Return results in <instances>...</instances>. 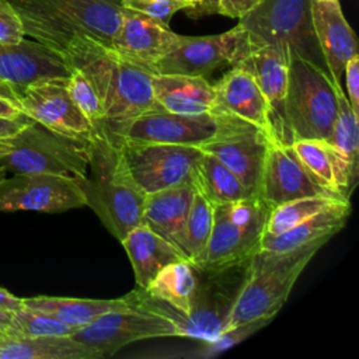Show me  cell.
<instances>
[{"label": "cell", "mask_w": 359, "mask_h": 359, "mask_svg": "<svg viewBox=\"0 0 359 359\" xmlns=\"http://www.w3.org/2000/svg\"><path fill=\"white\" fill-rule=\"evenodd\" d=\"M62 56L70 67L81 70L94 84L107 128L163 109L153 94V72L123 59L112 48L83 39L73 42Z\"/></svg>", "instance_id": "cell-1"}, {"label": "cell", "mask_w": 359, "mask_h": 359, "mask_svg": "<svg viewBox=\"0 0 359 359\" xmlns=\"http://www.w3.org/2000/svg\"><path fill=\"white\" fill-rule=\"evenodd\" d=\"M18 13L25 35L63 53L90 39L112 48L121 25L119 0H7Z\"/></svg>", "instance_id": "cell-2"}, {"label": "cell", "mask_w": 359, "mask_h": 359, "mask_svg": "<svg viewBox=\"0 0 359 359\" xmlns=\"http://www.w3.org/2000/svg\"><path fill=\"white\" fill-rule=\"evenodd\" d=\"M80 187L86 206L119 241L142 224L146 195L130 178L119 143L105 125L94 129L88 139V171Z\"/></svg>", "instance_id": "cell-3"}, {"label": "cell", "mask_w": 359, "mask_h": 359, "mask_svg": "<svg viewBox=\"0 0 359 359\" xmlns=\"http://www.w3.org/2000/svg\"><path fill=\"white\" fill-rule=\"evenodd\" d=\"M324 244L318 241L287 251L258 250L250 259L248 273L230 313L227 328L257 318H273L303 269Z\"/></svg>", "instance_id": "cell-4"}, {"label": "cell", "mask_w": 359, "mask_h": 359, "mask_svg": "<svg viewBox=\"0 0 359 359\" xmlns=\"http://www.w3.org/2000/svg\"><path fill=\"white\" fill-rule=\"evenodd\" d=\"M335 84L328 72L290 56L287 88L282 105V137L327 140L337 116Z\"/></svg>", "instance_id": "cell-5"}, {"label": "cell", "mask_w": 359, "mask_h": 359, "mask_svg": "<svg viewBox=\"0 0 359 359\" xmlns=\"http://www.w3.org/2000/svg\"><path fill=\"white\" fill-rule=\"evenodd\" d=\"M0 167L14 175L56 174L81 182L88 171V142L65 137L31 119L0 137Z\"/></svg>", "instance_id": "cell-6"}, {"label": "cell", "mask_w": 359, "mask_h": 359, "mask_svg": "<svg viewBox=\"0 0 359 359\" xmlns=\"http://www.w3.org/2000/svg\"><path fill=\"white\" fill-rule=\"evenodd\" d=\"M237 25L248 45H278L328 72L313 27L311 0H262Z\"/></svg>", "instance_id": "cell-7"}, {"label": "cell", "mask_w": 359, "mask_h": 359, "mask_svg": "<svg viewBox=\"0 0 359 359\" xmlns=\"http://www.w3.org/2000/svg\"><path fill=\"white\" fill-rule=\"evenodd\" d=\"M269 210L258 195L213 205L209 243L194 265L219 268L250 259L259 250Z\"/></svg>", "instance_id": "cell-8"}, {"label": "cell", "mask_w": 359, "mask_h": 359, "mask_svg": "<svg viewBox=\"0 0 359 359\" xmlns=\"http://www.w3.org/2000/svg\"><path fill=\"white\" fill-rule=\"evenodd\" d=\"M250 123L234 115H187L156 109L107 128L115 140L201 147Z\"/></svg>", "instance_id": "cell-9"}, {"label": "cell", "mask_w": 359, "mask_h": 359, "mask_svg": "<svg viewBox=\"0 0 359 359\" xmlns=\"http://www.w3.org/2000/svg\"><path fill=\"white\" fill-rule=\"evenodd\" d=\"M250 259L219 268L192 264L198 283L192 309L181 325L182 338L209 342L227 328L230 313L248 273Z\"/></svg>", "instance_id": "cell-10"}, {"label": "cell", "mask_w": 359, "mask_h": 359, "mask_svg": "<svg viewBox=\"0 0 359 359\" xmlns=\"http://www.w3.org/2000/svg\"><path fill=\"white\" fill-rule=\"evenodd\" d=\"M126 170L144 194L192 184L203 154L199 147L147 142H119Z\"/></svg>", "instance_id": "cell-11"}, {"label": "cell", "mask_w": 359, "mask_h": 359, "mask_svg": "<svg viewBox=\"0 0 359 359\" xmlns=\"http://www.w3.org/2000/svg\"><path fill=\"white\" fill-rule=\"evenodd\" d=\"M70 337L98 352L101 358H107L132 342L180 337V331L171 320L160 314L129 307L108 311L93 323L77 328Z\"/></svg>", "instance_id": "cell-12"}, {"label": "cell", "mask_w": 359, "mask_h": 359, "mask_svg": "<svg viewBox=\"0 0 359 359\" xmlns=\"http://www.w3.org/2000/svg\"><path fill=\"white\" fill-rule=\"evenodd\" d=\"M245 48V32L237 24L223 34L182 35L177 46L154 62L149 70L157 74L206 77L223 65L233 66Z\"/></svg>", "instance_id": "cell-13"}, {"label": "cell", "mask_w": 359, "mask_h": 359, "mask_svg": "<svg viewBox=\"0 0 359 359\" xmlns=\"http://www.w3.org/2000/svg\"><path fill=\"white\" fill-rule=\"evenodd\" d=\"M86 206L80 182L56 174H15L0 184V212L57 213Z\"/></svg>", "instance_id": "cell-14"}, {"label": "cell", "mask_w": 359, "mask_h": 359, "mask_svg": "<svg viewBox=\"0 0 359 359\" xmlns=\"http://www.w3.org/2000/svg\"><path fill=\"white\" fill-rule=\"evenodd\" d=\"M17 102L29 119L65 137L88 142L94 130L70 98L67 77L32 83L22 90Z\"/></svg>", "instance_id": "cell-15"}, {"label": "cell", "mask_w": 359, "mask_h": 359, "mask_svg": "<svg viewBox=\"0 0 359 359\" xmlns=\"http://www.w3.org/2000/svg\"><path fill=\"white\" fill-rule=\"evenodd\" d=\"M257 195L271 209L299 198L335 196L313 178L292 144L280 137L269 139Z\"/></svg>", "instance_id": "cell-16"}, {"label": "cell", "mask_w": 359, "mask_h": 359, "mask_svg": "<svg viewBox=\"0 0 359 359\" xmlns=\"http://www.w3.org/2000/svg\"><path fill=\"white\" fill-rule=\"evenodd\" d=\"M72 67L65 57L38 41L0 45V95L17 101L25 87L48 79H66Z\"/></svg>", "instance_id": "cell-17"}, {"label": "cell", "mask_w": 359, "mask_h": 359, "mask_svg": "<svg viewBox=\"0 0 359 359\" xmlns=\"http://www.w3.org/2000/svg\"><path fill=\"white\" fill-rule=\"evenodd\" d=\"M181 36L153 18L122 7L121 25L112 49L123 59L149 69L174 49Z\"/></svg>", "instance_id": "cell-18"}, {"label": "cell", "mask_w": 359, "mask_h": 359, "mask_svg": "<svg viewBox=\"0 0 359 359\" xmlns=\"http://www.w3.org/2000/svg\"><path fill=\"white\" fill-rule=\"evenodd\" d=\"M269 139L272 137L248 125L199 149L222 161L243 182L250 195H257Z\"/></svg>", "instance_id": "cell-19"}, {"label": "cell", "mask_w": 359, "mask_h": 359, "mask_svg": "<svg viewBox=\"0 0 359 359\" xmlns=\"http://www.w3.org/2000/svg\"><path fill=\"white\" fill-rule=\"evenodd\" d=\"M213 86L219 102L227 114L248 122L269 137H280L272 109L257 81L247 70L231 66Z\"/></svg>", "instance_id": "cell-20"}, {"label": "cell", "mask_w": 359, "mask_h": 359, "mask_svg": "<svg viewBox=\"0 0 359 359\" xmlns=\"http://www.w3.org/2000/svg\"><path fill=\"white\" fill-rule=\"evenodd\" d=\"M311 20L328 73L341 83L346 62L358 55V42L339 0H311Z\"/></svg>", "instance_id": "cell-21"}, {"label": "cell", "mask_w": 359, "mask_h": 359, "mask_svg": "<svg viewBox=\"0 0 359 359\" xmlns=\"http://www.w3.org/2000/svg\"><path fill=\"white\" fill-rule=\"evenodd\" d=\"M290 53L286 48L278 45H248L233 66L247 70L257 81L265 95L275 122L278 133L282 137V105L287 88Z\"/></svg>", "instance_id": "cell-22"}, {"label": "cell", "mask_w": 359, "mask_h": 359, "mask_svg": "<svg viewBox=\"0 0 359 359\" xmlns=\"http://www.w3.org/2000/svg\"><path fill=\"white\" fill-rule=\"evenodd\" d=\"M151 86L157 104L168 112L230 115L220 105L215 86L202 76L153 73Z\"/></svg>", "instance_id": "cell-23"}, {"label": "cell", "mask_w": 359, "mask_h": 359, "mask_svg": "<svg viewBox=\"0 0 359 359\" xmlns=\"http://www.w3.org/2000/svg\"><path fill=\"white\" fill-rule=\"evenodd\" d=\"M290 144L303 165L324 189L335 196L349 199L358 181V167L352 165L325 140L297 139Z\"/></svg>", "instance_id": "cell-24"}, {"label": "cell", "mask_w": 359, "mask_h": 359, "mask_svg": "<svg viewBox=\"0 0 359 359\" xmlns=\"http://www.w3.org/2000/svg\"><path fill=\"white\" fill-rule=\"evenodd\" d=\"M195 191L192 184H182L149 194L144 199L142 224L168 240L181 252L184 229Z\"/></svg>", "instance_id": "cell-25"}, {"label": "cell", "mask_w": 359, "mask_h": 359, "mask_svg": "<svg viewBox=\"0 0 359 359\" xmlns=\"http://www.w3.org/2000/svg\"><path fill=\"white\" fill-rule=\"evenodd\" d=\"M121 244L129 257L136 285L140 289H146L168 264L187 259L174 244L144 224L130 230Z\"/></svg>", "instance_id": "cell-26"}, {"label": "cell", "mask_w": 359, "mask_h": 359, "mask_svg": "<svg viewBox=\"0 0 359 359\" xmlns=\"http://www.w3.org/2000/svg\"><path fill=\"white\" fill-rule=\"evenodd\" d=\"M349 213L351 202L346 199L337 201L280 234H264L259 250L287 251L311 243H327L334 234L345 227Z\"/></svg>", "instance_id": "cell-27"}, {"label": "cell", "mask_w": 359, "mask_h": 359, "mask_svg": "<svg viewBox=\"0 0 359 359\" xmlns=\"http://www.w3.org/2000/svg\"><path fill=\"white\" fill-rule=\"evenodd\" d=\"M22 306L45 313L57 321L77 330L81 328L102 314L112 310L129 309L123 297L119 299H79L59 296H34L24 297Z\"/></svg>", "instance_id": "cell-28"}, {"label": "cell", "mask_w": 359, "mask_h": 359, "mask_svg": "<svg viewBox=\"0 0 359 359\" xmlns=\"http://www.w3.org/2000/svg\"><path fill=\"white\" fill-rule=\"evenodd\" d=\"M87 345L65 337L0 338V359H100Z\"/></svg>", "instance_id": "cell-29"}, {"label": "cell", "mask_w": 359, "mask_h": 359, "mask_svg": "<svg viewBox=\"0 0 359 359\" xmlns=\"http://www.w3.org/2000/svg\"><path fill=\"white\" fill-rule=\"evenodd\" d=\"M194 187L212 205L251 196L243 182L222 161L205 151L196 167Z\"/></svg>", "instance_id": "cell-30"}, {"label": "cell", "mask_w": 359, "mask_h": 359, "mask_svg": "<svg viewBox=\"0 0 359 359\" xmlns=\"http://www.w3.org/2000/svg\"><path fill=\"white\" fill-rule=\"evenodd\" d=\"M337 90L338 109L332 123L331 133L325 142H328L335 150H338L352 165L358 167L359 160V115L352 109L346 94L344 93L341 83L334 81Z\"/></svg>", "instance_id": "cell-31"}, {"label": "cell", "mask_w": 359, "mask_h": 359, "mask_svg": "<svg viewBox=\"0 0 359 359\" xmlns=\"http://www.w3.org/2000/svg\"><path fill=\"white\" fill-rule=\"evenodd\" d=\"M213 224V205L195 191L184 229L182 252L191 264H198L209 243Z\"/></svg>", "instance_id": "cell-32"}, {"label": "cell", "mask_w": 359, "mask_h": 359, "mask_svg": "<svg viewBox=\"0 0 359 359\" xmlns=\"http://www.w3.org/2000/svg\"><path fill=\"white\" fill-rule=\"evenodd\" d=\"M341 199L344 198L307 196L275 206L269 210L264 234H280Z\"/></svg>", "instance_id": "cell-33"}, {"label": "cell", "mask_w": 359, "mask_h": 359, "mask_svg": "<svg viewBox=\"0 0 359 359\" xmlns=\"http://www.w3.org/2000/svg\"><path fill=\"white\" fill-rule=\"evenodd\" d=\"M76 330L57 321L56 318L22 306L13 311L10 323L3 332L8 338H39V337H65Z\"/></svg>", "instance_id": "cell-34"}, {"label": "cell", "mask_w": 359, "mask_h": 359, "mask_svg": "<svg viewBox=\"0 0 359 359\" xmlns=\"http://www.w3.org/2000/svg\"><path fill=\"white\" fill-rule=\"evenodd\" d=\"M67 91L70 98L90 122L93 129L105 125L104 109L100 95L94 84L81 70L72 67V73L67 77Z\"/></svg>", "instance_id": "cell-35"}, {"label": "cell", "mask_w": 359, "mask_h": 359, "mask_svg": "<svg viewBox=\"0 0 359 359\" xmlns=\"http://www.w3.org/2000/svg\"><path fill=\"white\" fill-rule=\"evenodd\" d=\"M272 321V318H257L252 321H247L243 324H237L233 327L226 328L222 334H219L215 339L209 342H203L202 346L191 353L192 356H199V358H212L216 356L224 351H229L234 345L243 342L252 334L258 332L261 328L268 325Z\"/></svg>", "instance_id": "cell-36"}, {"label": "cell", "mask_w": 359, "mask_h": 359, "mask_svg": "<svg viewBox=\"0 0 359 359\" xmlns=\"http://www.w3.org/2000/svg\"><path fill=\"white\" fill-rule=\"evenodd\" d=\"M122 7L147 15L160 24L170 27L171 18L177 11L188 14L195 3L192 0H121Z\"/></svg>", "instance_id": "cell-37"}, {"label": "cell", "mask_w": 359, "mask_h": 359, "mask_svg": "<svg viewBox=\"0 0 359 359\" xmlns=\"http://www.w3.org/2000/svg\"><path fill=\"white\" fill-rule=\"evenodd\" d=\"M25 36L18 13L7 0H0V45L18 43Z\"/></svg>", "instance_id": "cell-38"}, {"label": "cell", "mask_w": 359, "mask_h": 359, "mask_svg": "<svg viewBox=\"0 0 359 359\" xmlns=\"http://www.w3.org/2000/svg\"><path fill=\"white\" fill-rule=\"evenodd\" d=\"M344 74L348 90V101L352 109L359 115V55L352 56L346 62L344 67Z\"/></svg>", "instance_id": "cell-39"}, {"label": "cell", "mask_w": 359, "mask_h": 359, "mask_svg": "<svg viewBox=\"0 0 359 359\" xmlns=\"http://www.w3.org/2000/svg\"><path fill=\"white\" fill-rule=\"evenodd\" d=\"M262 0H219V14L241 20L248 13L255 10Z\"/></svg>", "instance_id": "cell-40"}, {"label": "cell", "mask_w": 359, "mask_h": 359, "mask_svg": "<svg viewBox=\"0 0 359 359\" xmlns=\"http://www.w3.org/2000/svg\"><path fill=\"white\" fill-rule=\"evenodd\" d=\"M195 7L185 14L189 18H201L210 14H219V0H192Z\"/></svg>", "instance_id": "cell-41"}, {"label": "cell", "mask_w": 359, "mask_h": 359, "mask_svg": "<svg viewBox=\"0 0 359 359\" xmlns=\"http://www.w3.org/2000/svg\"><path fill=\"white\" fill-rule=\"evenodd\" d=\"M24 116H27V115L22 114L17 101L0 95V119L17 121Z\"/></svg>", "instance_id": "cell-42"}, {"label": "cell", "mask_w": 359, "mask_h": 359, "mask_svg": "<svg viewBox=\"0 0 359 359\" xmlns=\"http://www.w3.org/2000/svg\"><path fill=\"white\" fill-rule=\"evenodd\" d=\"M22 307V300L21 297L14 296L13 293H10L7 289L0 286V310L4 311H17Z\"/></svg>", "instance_id": "cell-43"}, {"label": "cell", "mask_w": 359, "mask_h": 359, "mask_svg": "<svg viewBox=\"0 0 359 359\" xmlns=\"http://www.w3.org/2000/svg\"><path fill=\"white\" fill-rule=\"evenodd\" d=\"M28 121H31L28 116H24L17 121H7V119H0V137H6L8 135H13L17 132L21 126H24Z\"/></svg>", "instance_id": "cell-44"}, {"label": "cell", "mask_w": 359, "mask_h": 359, "mask_svg": "<svg viewBox=\"0 0 359 359\" xmlns=\"http://www.w3.org/2000/svg\"><path fill=\"white\" fill-rule=\"evenodd\" d=\"M11 311H4V310H0V334H3L10 323V318H11Z\"/></svg>", "instance_id": "cell-45"}, {"label": "cell", "mask_w": 359, "mask_h": 359, "mask_svg": "<svg viewBox=\"0 0 359 359\" xmlns=\"http://www.w3.org/2000/svg\"><path fill=\"white\" fill-rule=\"evenodd\" d=\"M6 174H7V172L0 167V184H1V182H3V180L6 178Z\"/></svg>", "instance_id": "cell-46"}, {"label": "cell", "mask_w": 359, "mask_h": 359, "mask_svg": "<svg viewBox=\"0 0 359 359\" xmlns=\"http://www.w3.org/2000/svg\"><path fill=\"white\" fill-rule=\"evenodd\" d=\"M3 337H4V335H3V334H0V338H3Z\"/></svg>", "instance_id": "cell-47"}, {"label": "cell", "mask_w": 359, "mask_h": 359, "mask_svg": "<svg viewBox=\"0 0 359 359\" xmlns=\"http://www.w3.org/2000/svg\"><path fill=\"white\" fill-rule=\"evenodd\" d=\"M119 1H121V0H119Z\"/></svg>", "instance_id": "cell-48"}]
</instances>
